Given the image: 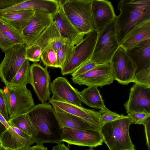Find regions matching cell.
Segmentation results:
<instances>
[{"instance_id":"ab89813d","label":"cell","mask_w":150,"mask_h":150,"mask_svg":"<svg viewBox=\"0 0 150 150\" xmlns=\"http://www.w3.org/2000/svg\"><path fill=\"white\" fill-rule=\"evenodd\" d=\"M52 150H69V147L67 146L64 144L60 143L53 147Z\"/></svg>"},{"instance_id":"d590c367","label":"cell","mask_w":150,"mask_h":150,"mask_svg":"<svg viewBox=\"0 0 150 150\" xmlns=\"http://www.w3.org/2000/svg\"><path fill=\"white\" fill-rule=\"evenodd\" d=\"M0 112L5 119L8 121L9 117L7 112L3 95V89L0 88Z\"/></svg>"},{"instance_id":"52a82bcc","label":"cell","mask_w":150,"mask_h":150,"mask_svg":"<svg viewBox=\"0 0 150 150\" xmlns=\"http://www.w3.org/2000/svg\"><path fill=\"white\" fill-rule=\"evenodd\" d=\"M25 44L15 45L5 52L0 64V79L6 86L12 81L26 59Z\"/></svg>"},{"instance_id":"8d00e7d4","label":"cell","mask_w":150,"mask_h":150,"mask_svg":"<svg viewBox=\"0 0 150 150\" xmlns=\"http://www.w3.org/2000/svg\"><path fill=\"white\" fill-rule=\"evenodd\" d=\"M25 0H0V10L8 8Z\"/></svg>"},{"instance_id":"60d3db41","label":"cell","mask_w":150,"mask_h":150,"mask_svg":"<svg viewBox=\"0 0 150 150\" xmlns=\"http://www.w3.org/2000/svg\"><path fill=\"white\" fill-rule=\"evenodd\" d=\"M7 128L0 121V135L4 132Z\"/></svg>"},{"instance_id":"3957f363","label":"cell","mask_w":150,"mask_h":150,"mask_svg":"<svg viewBox=\"0 0 150 150\" xmlns=\"http://www.w3.org/2000/svg\"><path fill=\"white\" fill-rule=\"evenodd\" d=\"M133 122L128 115L106 122L100 126L103 142L110 150H134L129 129Z\"/></svg>"},{"instance_id":"ffe728a7","label":"cell","mask_w":150,"mask_h":150,"mask_svg":"<svg viewBox=\"0 0 150 150\" xmlns=\"http://www.w3.org/2000/svg\"><path fill=\"white\" fill-rule=\"evenodd\" d=\"M68 41L62 37L53 21L40 35L34 44L40 47L42 52L47 48L51 47L57 52Z\"/></svg>"},{"instance_id":"8fae6325","label":"cell","mask_w":150,"mask_h":150,"mask_svg":"<svg viewBox=\"0 0 150 150\" xmlns=\"http://www.w3.org/2000/svg\"><path fill=\"white\" fill-rule=\"evenodd\" d=\"M63 142L70 144L88 146L89 149L101 146L103 138L100 130H81L64 127L61 129Z\"/></svg>"},{"instance_id":"4316f807","label":"cell","mask_w":150,"mask_h":150,"mask_svg":"<svg viewBox=\"0 0 150 150\" xmlns=\"http://www.w3.org/2000/svg\"><path fill=\"white\" fill-rule=\"evenodd\" d=\"M26 113L9 119L8 122L9 125H14L30 136L32 139V133Z\"/></svg>"},{"instance_id":"7c38bea8","label":"cell","mask_w":150,"mask_h":150,"mask_svg":"<svg viewBox=\"0 0 150 150\" xmlns=\"http://www.w3.org/2000/svg\"><path fill=\"white\" fill-rule=\"evenodd\" d=\"M50 77L46 67L34 62L30 66L29 83L41 103H47L50 98Z\"/></svg>"},{"instance_id":"d6986e66","label":"cell","mask_w":150,"mask_h":150,"mask_svg":"<svg viewBox=\"0 0 150 150\" xmlns=\"http://www.w3.org/2000/svg\"><path fill=\"white\" fill-rule=\"evenodd\" d=\"M149 39H150V19L135 26L125 36L120 46L127 50Z\"/></svg>"},{"instance_id":"d4e9b609","label":"cell","mask_w":150,"mask_h":150,"mask_svg":"<svg viewBox=\"0 0 150 150\" xmlns=\"http://www.w3.org/2000/svg\"><path fill=\"white\" fill-rule=\"evenodd\" d=\"M30 61L26 59L8 86H26L30 83Z\"/></svg>"},{"instance_id":"2e32d148","label":"cell","mask_w":150,"mask_h":150,"mask_svg":"<svg viewBox=\"0 0 150 150\" xmlns=\"http://www.w3.org/2000/svg\"><path fill=\"white\" fill-rule=\"evenodd\" d=\"M124 106L127 114L150 113V87L135 83L130 89L129 99Z\"/></svg>"},{"instance_id":"83f0119b","label":"cell","mask_w":150,"mask_h":150,"mask_svg":"<svg viewBox=\"0 0 150 150\" xmlns=\"http://www.w3.org/2000/svg\"><path fill=\"white\" fill-rule=\"evenodd\" d=\"M0 29L6 36L15 45L25 44L21 33L0 21Z\"/></svg>"},{"instance_id":"1f68e13d","label":"cell","mask_w":150,"mask_h":150,"mask_svg":"<svg viewBox=\"0 0 150 150\" xmlns=\"http://www.w3.org/2000/svg\"><path fill=\"white\" fill-rule=\"evenodd\" d=\"M100 121L101 125L104 123L110 122L122 118L125 115L123 114L119 115L110 110L105 111L100 110Z\"/></svg>"},{"instance_id":"603a6c76","label":"cell","mask_w":150,"mask_h":150,"mask_svg":"<svg viewBox=\"0 0 150 150\" xmlns=\"http://www.w3.org/2000/svg\"><path fill=\"white\" fill-rule=\"evenodd\" d=\"M55 112L61 129L67 127L78 130H100L90 123L72 115L65 112Z\"/></svg>"},{"instance_id":"f35d334b","label":"cell","mask_w":150,"mask_h":150,"mask_svg":"<svg viewBox=\"0 0 150 150\" xmlns=\"http://www.w3.org/2000/svg\"><path fill=\"white\" fill-rule=\"evenodd\" d=\"M28 150H48V149L44 146L43 144H36L35 145L30 146Z\"/></svg>"},{"instance_id":"9a60e30c","label":"cell","mask_w":150,"mask_h":150,"mask_svg":"<svg viewBox=\"0 0 150 150\" xmlns=\"http://www.w3.org/2000/svg\"><path fill=\"white\" fill-rule=\"evenodd\" d=\"M50 90L53 94L51 98L82 106L80 92L66 78L59 77L55 79L50 83Z\"/></svg>"},{"instance_id":"7a4b0ae2","label":"cell","mask_w":150,"mask_h":150,"mask_svg":"<svg viewBox=\"0 0 150 150\" xmlns=\"http://www.w3.org/2000/svg\"><path fill=\"white\" fill-rule=\"evenodd\" d=\"M117 8L120 13L115 19L116 31L120 45L135 26L150 19V0H120Z\"/></svg>"},{"instance_id":"4dcf8cb0","label":"cell","mask_w":150,"mask_h":150,"mask_svg":"<svg viewBox=\"0 0 150 150\" xmlns=\"http://www.w3.org/2000/svg\"><path fill=\"white\" fill-rule=\"evenodd\" d=\"M41 52L40 47L37 44H34L30 46L26 47V59L33 62H38L40 60Z\"/></svg>"},{"instance_id":"f546056e","label":"cell","mask_w":150,"mask_h":150,"mask_svg":"<svg viewBox=\"0 0 150 150\" xmlns=\"http://www.w3.org/2000/svg\"><path fill=\"white\" fill-rule=\"evenodd\" d=\"M133 82L150 87V68L141 70L136 73Z\"/></svg>"},{"instance_id":"5b68a950","label":"cell","mask_w":150,"mask_h":150,"mask_svg":"<svg viewBox=\"0 0 150 150\" xmlns=\"http://www.w3.org/2000/svg\"><path fill=\"white\" fill-rule=\"evenodd\" d=\"M3 89L9 119L27 113L35 105L31 91L26 86H5Z\"/></svg>"},{"instance_id":"e575fe53","label":"cell","mask_w":150,"mask_h":150,"mask_svg":"<svg viewBox=\"0 0 150 150\" xmlns=\"http://www.w3.org/2000/svg\"><path fill=\"white\" fill-rule=\"evenodd\" d=\"M15 45L13 42L6 36L0 29V48L2 52H4Z\"/></svg>"},{"instance_id":"e0dca14e","label":"cell","mask_w":150,"mask_h":150,"mask_svg":"<svg viewBox=\"0 0 150 150\" xmlns=\"http://www.w3.org/2000/svg\"><path fill=\"white\" fill-rule=\"evenodd\" d=\"M53 20L62 37L76 45L83 39L85 35L80 33L67 18L60 6L52 16Z\"/></svg>"},{"instance_id":"74e56055","label":"cell","mask_w":150,"mask_h":150,"mask_svg":"<svg viewBox=\"0 0 150 150\" xmlns=\"http://www.w3.org/2000/svg\"><path fill=\"white\" fill-rule=\"evenodd\" d=\"M150 117H149L142 124V125H143L144 126L146 144L149 150L150 149Z\"/></svg>"},{"instance_id":"484cf974","label":"cell","mask_w":150,"mask_h":150,"mask_svg":"<svg viewBox=\"0 0 150 150\" xmlns=\"http://www.w3.org/2000/svg\"><path fill=\"white\" fill-rule=\"evenodd\" d=\"M75 45L68 41L57 51L58 68H62L71 60L74 52Z\"/></svg>"},{"instance_id":"ac0fdd59","label":"cell","mask_w":150,"mask_h":150,"mask_svg":"<svg viewBox=\"0 0 150 150\" xmlns=\"http://www.w3.org/2000/svg\"><path fill=\"white\" fill-rule=\"evenodd\" d=\"M92 10L98 33L117 17L112 4L107 0H92Z\"/></svg>"},{"instance_id":"cb8c5ba5","label":"cell","mask_w":150,"mask_h":150,"mask_svg":"<svg viewBox=\"0 0 150 150\" xmlns=\"http://www.w3.org/2000/svg\"><path fill=\"white\" fill-rule=\"evenodd\" d=\"M98 87L90 86L80 92L81 101L89 107L105 111L110 110L105 106Z\"/></svg>"},{"instance_id":"9c48e42d","label":"cell","mask_w":150,"mask_h":150,"mask_svg":"<svg viewBox=\"0 0 150 150\" xmlns=\"http://www.w3.org/2000/svg\"><path fill=\"white\" fill-rule=\"evenodd\" d=\"M79 85L102 87L113 83L115 77L110 61L97 64L93 68L76 77L71 78Z\"/></svg>"},{"instance_id":"b9f144b4","label":"cell","mask_w":150,"mask_h":150,"mask_svg":"<svg viewBox=\"0 0 150 150\" xmlns=\"http://www.w3.org/2000/svg\"><path fill=\"white\" fill-rule=\"evenodd\" d=\"M0 150H4L3 148L1 145V143L0 142Z\"/></svg>"},{"instance_id":"44dd1931","label":"cell","mask_w":150,"mask_h":150,"mask_svg":"<svg viewBox=\"0 0 150 150\" xmlns=\"http://www.w3.org/2000/svg\"><path fill=\"white\" fill-rule=\"evenodd\" d=\"M34 13L31 10L7 12L0 14V21L21 33Z\"/></svg>"},{"instance_id":"30bf717a","label":"cell","mask_w":150,"mask_h":150,"mask_svg":"<svg viewBox=\"0 0 150 150\" xmlns=\"http://www.w3.org/2000/svg\"><path fill=\"white\" fill-rule=\"evenodd\" d=\"M110 62L115 80L123 85L133 82L137 67L126 50L120 46Z\"/></svg>"},{"instance_id":"d6a6232c","label":"cell","mask_w":150,"mask_h":150,"mask_svg":"<svg viewBox=\"0 0 150 150\" xmlns=\"http://www.w3.org/2000/svg\"><path fill=\"white\" fill-rule=\"evenodd\" d=\"M96 64L89 59L71 74L72 77H76L86 72L93 68Z\"/></svg>"},{"instance_id":"6da1fadb","label":"cell","mask_w":150,"mask_h":150,"mask_svg":"<svg viewBox=\"0 0 150 150\" xmlns=\"http://www.w3.org/2000/svg\"><path fill=\"white\" fill-rule=\"evenodd\" d=\"M26 114L32 139L35 143L58 144L63 142L61 129L54 110L49 103L35 105Z\"/></svg>"},{"instance_id":"8992f818","label":"cell","mask_w":150,"mask_h":150,"mask_svg":"<svg viewBox=\"0 0 150 150\" xmlns=\"http://www.w3.org/2000/svg\"><path fill=\"white\" fill-rule=\"evenodd\" d=\"M98 33L93 51L90 58L96 64L110 61L120 46L116 31L115 19Z\"/></svg>"},{"instance_id":"7402d4cb","label":"cell","mask_w":150,"mask_h":150,"mask_svg":"<svg viewBox=\"0 0 150 150\" xmlns=\"http://www.w3.org/2000/svg\"><path fill=\"white\" fill-rule=\"evenodd\" d=\"M126 51L136 66L135 74L150 68V39L144 41Z\"/></svg>"},{"instance_id":"836d02e7","label":"cell","mask_w":150,"mask_h":150,"mask_svg":"<svg viewBox=\"0 0 150 150\" xmlns=\"http://www.w3.org/2000/svg\"><path fill=\"white\" fill-rule=\"evenodd\" d=\"M127 114L133 124L139 125H142L144 121L150 117V113L145 112H132Z\"/></svg>"},{"instance_id":"7bdbcfd3","label":"cell","mask_w":150,"mask_h":150,"mask_svg":"<svg viewBox=\"0 0 150 150\" xmlns=\"http://www.w3.org/2000/svg\"><path fill=\"white\" fill-rule=\"evenodd\" d=\"M80 1H91V0H79Z\"/></svg>"},{"instance_id":"ba28073f","label":"cell","mask_w":150,"mask_h":150,"mask_svg":"<svg viewBox=\"0 0 150 150\" xmlns=\"http://www.w3.org/2000/svg\"><path fill=\"white\" fill-rule=\"evenodd\" d=\"M98 33L96 30L90 32L85 35L80 42L75 45L74 52L71 60L61 69L62 75L71 74L90 59L93 51Z\"/></svg>"},{"instance_id":"f1b7e54d","label":"cell","mask_w":150,"mask_h":150,"mask_svg":"<svg viewBox=\"0 0 150 150\" xmlns=\"http://www.w3.org/2000/svg\"><path fill=\"white\" fill-rule=\"evenodd\" d=\"M40 59L46 67L58 68L57 52L52 48L48 47L43 50Z\"/></svg>"},{"instance_id":"4fadbf2b","label":"cell","mask_w":150,"mask_h":150,"mask_svg":"<svg viewBox=\"0 0 150 150\" xmlns=\"http://www.w3.org/2000/svg\"><path fill=\"white\" fill-rule=\"evenodd\" d=\"M48 101L55 111L65 112L86 121L100 130L101 124L99 111L51 98Z\"/></svg>"},{"instance_id":"5bb4252c","label":"cell","mask_w":150,"mask_h":150,"mask_svg":"<svg viewBox=\"0 0 150 150\" xmlns=\"http://www.w3.org/2000/svg\"><path fill=\"white\" fill-rule=\"evenodd\" d=\"M53 21L52 15L35 11L34 15L21 33L26 47L34 44L40 35Z\"/></svg>"},{"instance_id":"277c9868","label":"cell","mask_w":150,"mask_h":150,"mask_svg":"<svg viewBox=\"0 0 150 150\" xmlns=\"http://www.w3.org/2000/svg\"><path fill=\"white\" fill-rule=\"evenodd\" d=\"M64 13L75 27L85 35L96 30L92 10V0H59Z\"/></svg>"}]
</instances>
